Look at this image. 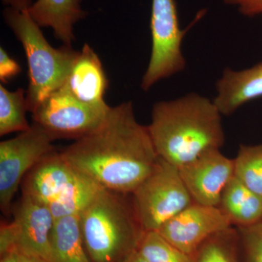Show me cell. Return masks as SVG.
<instances>
[{
  "mask_svg": "<svg viewBox=\"0 0 262 262\" xmlns=\"http://www.w3.org/2000/svg\"><path fill=\"white\" fill-rule=\"evenodd\" d=\"M1 262H18L16 252L7 253L1 256Z\"/></svg>",
  "mask_w": 262,
  "mask_h": 262,
  "instance_id": "obj_30",
  "label": "cell"
},
{
  "mask_svg": "<svg viewBox=\"0 0 262 262\" xmlns=\"http://www.w3.org/2000/svg\"><path fill=\"white\" fill-rule=\"evenodd\" d=\"M79 101L98 108H108L104 95L108 81L102 63L93 48L84 44L63 84Z\"/></svg>",
  "mask_w": 262,
  "mask_h": 262,
  "instance_id": "obj_13",
  "label": "cell"
},
{
  "mask_svg": "<svg viewBox=\"0 0 262 262\" xmlns=\"http://www.w3.org/2000/svg\"><path fill=\"white\" fill-rule=\"evenodd\" d=\"M127 194L102 189L80 215L84 248L92 262H121L137 249L142 227Z\"/></svg>",
  "mask_w": 262,
  "mask_h": 262,
  "instance_id": "obj_3",
  "label": "cell"
},
{
  "mask_svg": "<svg viewBox=\"0 0 262 262\" xmlns=\"http://www.w3.org/2000/svg\"><path fill=\"white\" fill-rule=\"evenodd\" d=\"M150 31L151 56L141 84L144 91L187 67L182 49L186 30L181 28L176 0H151Z\"/></svg>",
  "mask_w": 262,
  "mask_h": 262,
  "instance_id": "obj_6",
  "label": "cell"
},
{
  "mask_svg": "<svg viewBox=\"0 0 262 262\" xmlns=\"http://www.w3.org/2000/svg\"><path fill=\"white\" fill-rule=\"evenodd\" d=\"M234 164V177L262 198V144L239 146Z\"/></svg>",
  "mask_w": 262,
  "mask_h": 262,
  "instance_id": "obj_21",
  "label": "cell"
},
{
  "mask_svg": "<svg viewBox=\"0 0 262 262\" xmlns=\"http://www.w3.org/2000/svg\"><path fill=\"white\" fill-rule=\"evenodd\" d=\"M61 154L103 189L123 194H132L159 160L147 126L136 120L131 101L111 107L99 127Z\"/></svg>",
  "mask_w": 262,
  "mask_h": 262,
  "instance_id": "obj_1",
  "label": "cell"
},
{
  "mask_svg": "<svg viewBox=\"0 0 262 262\" xmlns=\"http://www.w3.org/2000/svg\"><path fill=\"white\" fill-rule=\"evenodd\" d=\"M102 189L92 179L80 173L77 180L48 206L55 220L72 215L80 216Z\"/></svg>",
  "mask_w": 262,
  "mask_h": 262,
  "instance_id": "obj_18",
  "label": "cell"
},
{
  "mask_svg": "<svg viewBox=\"0 0 262 262\" xmlns=\"http://www.w3.org/2000/svg\"><path fill=\"white\" fill-rule=\"evenodd\" d=\"M215 92L213 101L224 116L261 98L262 61L244 70L225 69L215 83Z\"/></svg>",
  "mask_w": 262,
  "mask_h": 262,
  "instance_id": "obj_14",
  "label": "cell"
},
{
  "mask_svg": "<svg viewBox=\"0 0 262 262\" xmlns=\"http://www.w3.org/2000/svg\"><path fill=\"white\" fill-rule=\"evenodd\" d=\"M131 194V203L144 232L158 231L194 203L179 168L159 158L154 170Z\"/></svg>",
  "mask_w": 262,
  "mask_h": 262,
  "instance_id": "obj_5",
  "label": "cell"
},
{
  "mask_svg": "<svg viewBox=\"0 0 262 262\" xmlns=\"http://www.w3.org/2000/svg\"><path fill=\"white\" fill-rule=\"evenodd\" d=\"M110 108L84 104L61 86L32 114L34 124L47 131L54 140H77L99 127Z\"/></svg>",
  "mask_w": 262,
  "mask_h": 262,
  "instance_id": "obj_8",
  "label": "cell"
},
{
  "mask_svg": "<svg viewBox=\"0 0 262 262\" xmlns=\"http://www.w3.org/2000/svg\"><path fill=\"white\" fill-rule=\"evenodd\" d=\"M121 262H149L146 261L145 258L138 252L137 250L133 251L130 254L127 255L126 257L124 258Z\"/></svg>",
  "mask_w": 262,
  "mask_h": 262,
  "instance_id": "obj_28",
  "label": "cell"
},
{
  "mask_svg": "<svg viewBox=\"0 0 262 262\" xmlns=\"http://www.w3.org/2000/svg\"><path fill=\"white\" fill-rule=\"evenodd\" d=\"M237 229L246 262H262V220Z\"/></svg>",
  "mask_w": 262,
  "mask_h": 262,
  "instance_id": "obj_23",
  "label": "cell"
},
{
  "mask_svg": "<svg viewBox=\"0 0 262 262\" xmlns=\"http://www.w3.org/2000/svg\"><path fill=\"white\" fill-rule=\"evenodd\" d=\"M49 262H92L84 248L78 215L55 220L50 241Z\"/></svg>",
  "mask_w": 262,
  "mask_h": 262,
  "instance_id": "obj_17",
  "label": "cell"
},
{
  "mask_svg": "<svg viewBox=\"0 0 262 262\" xmlns=\"http://www.w3.org/2000/svg\"><path fill=\"white\" fill-rule=\"evenodd\" d=\"M6 8L19 10H27L35 0H1Z\"/></svg>",
  "mask_w": 262,
  "mask_h": 262,
  "instance_id": "obj_27",
  "label": "cell"
},
{
  "mask_svg": "<svg viewBox=\"0 0 262 262\" xmlns=\"http://www.w3.org/2000/svg\"><path fill=\"white\" fill-rule=\"evenodd\" d=\"M219 208L232 226L246 227L262 220V198L233 177L226 186Z\"/></svg>",
  "mask_w": 262,
  "mask_h": 262,
  "instance_id": "obj_16",
  "label": "cell"
},
{
  "mask_svg": "<svg viewBox=\"0 0 262 262\" xmlns=\"http://www.w3.org/2000/svg\"><path fill=\"white\" fill-rule=\"evenodd\" d=\"M225 4L234 7L244 16L262 15V0H223Z\"/></svg>",
  "mask_w": 262,
  "mask_h": 262,
  "instance_id": "obj_25",
  "label": "cell"
},
{
  "mask_svg": "<svg viewBox=\"0 0 262 262\" xmlns=\"http://www.w3.org/2000/svg\"><path fill=\"white\" fill-rule=\"evenodd\" d=\"M233 226L219 207L194 203L158 232L176 247L193 256L207 239Z\"/></svg>",
  "mask_w": 262,
  "mask_h": 262,
  "instance_id": "obj_9",
  "label": "cell"
},
{
  "mask_svg": "<svg viewBox=\"0 0 262 262\" xmlns=\"http://www.w3.org/2000/svg\"><path fill=\"white\" fill-rule=\"evenodd\" d=\"M17 253L18 262H48L42 258L37 256H30V255L23 254V253Z\"/></svg>",
  "mask_w": 262,
  "mask_h": 262,
  "instance_id": "obj_29",
  "label": "cell"
},
{
  "mask_svg": "<svg viewBox=\"0 0 262 262\" xmlns=\"http://www.w3.org/2000/svg\"><path fill=\"white\" fill-rule=\"evenodd\" d=\"M80 175L61 152L54 150L29 170L22 182V194L49 205Z\"/></svg>",
  "mask_w": 262,
  "mask_h": 262,
  "instance_id": "obj_12",
  "label": "cell"
},
{
  "mask_svg": "<svg viewBox=\"0 0 262 262\" xmlns=\"http://www.w3.org/2000/svg\"><path fill=\"white\" fill-rule=\"evenodd\" d=\"M222 116L213 99L189 93L155 103L147 128L159 158L180 168L223 146Z\"/></svg>",
  "mask_w": 262,
  "mask_h": 262,
  "instance_id": "obj_2",
  "label": "cell"
},
{
  "mask_svg": "<svg viewBox=\"0 0 262 262\" xmlns=\"http://www.w3.org/2000/svg\"><path fill=\"white\" fill-rule=\"evenodd\" d=\"M15 236L13 222H2L0 228V254L15 252Z\"/></svg>",
  "mask_w": 262,
  "mask_h": 262,
  "instance_id": "obj_26",
  "label": "cell"
},
{
  "mask_svg": "<svg viewBox=\"0 0 262 262\" xmlns=\"http://www.w3.org/2000/svg\"><path fill=\"white\" fill-rule=\"evenodd\" d=\"M82 0H35L27 10L40 27H51L63 46H72L75 39L74 27L87 15Z\"/></svg>",
  "mask_w": 262,
  "mask_h": 262,
  "instance_id": "obj_15",
  "label": "cell"
},
{
  "mask_svg": "<svg viewBox=\"0 0 262 262\" xmlns=\"http://www.w3.org/2000/svg\"><path fill=\"white\" fill-rule=\"evenodd\" d=\"M3 17L21 43L27 56L29 87L26 99L28 111L33 113L50 95L64 84L79 51L72 46H51L27 10L5 8Z\"/></svg>",
  "mask_w": 262,
  "mask_h": 262,
  "instance_id": "obj_4",
  "label": "cell"
},
{
  "mask_svg": "<svg viewBox=\"0 0 262 262\" xmlns=\"http://www.w3.org/2000/svg\"><path fill=\"white\" fill-rule=\"evenodd\" d=\"M21 72V67L14 58L7 53L4 48H0V81L6 83Z\"/></svg>",
  "mask_w": 262,
  "mask_h": 262,
  "instance_id": "obj_24",
  "label": "cell"
},
{
  "mask_svg": "<svg viewBox=\"0 0 262 262\" xmlns=\"http://www.w3.org/2000/svg\"><path fill=\"white\" fill-rule=\"evenodd\" d=\"M239 245L237 227H229L203 243L193 255V262H239Z\"/></svg>",
  "mask_w": 262,
  "mask_h": 262,
  "instance_id": "obj_19",
  "label": "cell"
},
{
  "mask_svg": "<svg viewBox=\"0 0 262 262\" xmlns=\"http://www.w3.org/2000/svg\"><path fill=\"white\" fill-rule=\"evenodd\" d=\"M15 252L42 258L49 262L50 241L55 219L49 206L22 194L13 211Z\"/></svg>",
  "mask_w": 262,
  "mask_h": 262,
  "instance_id": "obj_11",
  "label": "cell"
},
{
  "mask_svg": "<svg viewBox=\"0 0 262 262\" xmlns=\"http://www.w3.org/2000/svg\"><path fill=\"white\" fill-rule=\"evenodd\" d=\"M234 159L220 149H211L179 170L194 203L218 207L224 189L234 177Z\"/></svg>",
  "mask_w": 262,
  "mask_h": 262,
  "instance_id": "obj_10",
  "label": "cell"
},
{
  "mask_svg": "<svg viewBox=\"0 0 262 262\" xmlns=\"http://www.w3.org/2000/svg\"><path fill=\"white\" fill-rule=\"evenodd\" d=\"M136 250L149 262H193L192 256L170 244L158 231L144 232Z\"/></svg>",
  "mask_w": 262,
  "mask_h": 262,
  "instance_id": "obj_22",
  "label": "cell"
},
{
  "mask_svg": "<svg viewBox=\"0 0 262 262\" xmlns=\"http://www.w3.org/2000/svg\"><path fill=\"white\" fill-rule=\"evenodd\" d=\"M23 89L8 91L0 84V136L24 132L31 128L26 117L28 111Z\"/></svg>",
  "mask_w": 262,
  "mask_h": 262,
  "instance_id": "obj_20",
  "label": "cell"
},
{
  "mask_svg": "<svg viewBox=\"0 0 262 262\" xmlns=\"http://www.w3.org/2000/svg\"><path fill=\"white\" fill-rule=\"evenodd\" d=\"M54 139L36 124L18 136L0 143V206L5 215L27 174L54 151Z\"/></svg>",
  "mask_w": 262,
  "mask_h": 262,
  "instance_id": "obj_7",
  "label": "cell"
}]
</instances>
